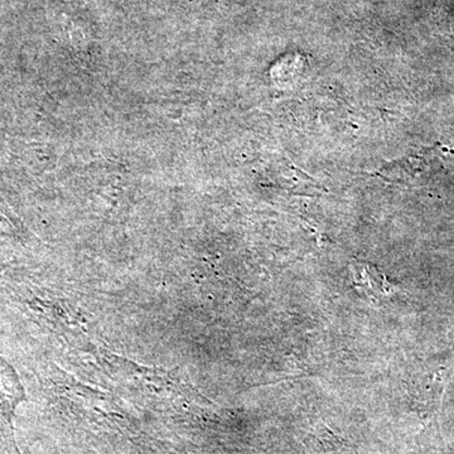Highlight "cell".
<instances>
[{
  "label": "cell",
  "instance_id": "6da1fadb",
  "mask_svg": "<svg viewBox=\"0 0 454 454\" xmlns=\"http://www.w3.org/2000/svg\"><path fill=\"white\" fill-rule=\"evenodd\" d=\"M23 390L13 369L0 358V434L13 442L14 409L22 400Z\"/></svg>",
  "mask_w": 454,
  "mask_h": 454
}]
</instances>
